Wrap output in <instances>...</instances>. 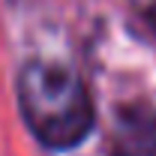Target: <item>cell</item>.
<instances>
[{
	"label": "cell",
	"instance_id": "cell-1",
	"mask_svg": "<svg viewBox=\"0 0 156 156\" xmlns=\"http://www.w3.org/2000/svg\"><path fill=\"white\" fill-rule=\"evenodd\" d=\"M15 96L27 129L48 150H72L96 126V105L87 84L63 63H24L15 81Z\"/></svg>",
	"mask_w": 156,
	"mask_h": 156
},
{
	"label": "cell",
	"instance_id": "cell-2",
	"mask_svg": "<svg viewBox=\"0 0 156 156\" xmlns=\"http://www.w3.org/2000/svg\"><path fill=\"white\" fill-rule=\"evenodd\" d=\"M111 156H156V111L150 105L129 102L117 111Z\"/></svg>",
	"mask_w": 156,
	"mask_h": 156
},
{
	"label": "cell",
	"instance_id": "cell-3",
	"mask_svg": "<svg viewBox=\"0 0 156 156\" xmlns=\"http://www.w3.org/2000/svg\"><path fill=\"white\" fill-rule=\"evenodd\" d=\"M138 12H141L144 21L156 30V0H138Z\"/></svg>",
	"mask_w": 156,
	"mask_h": 156
}]
</instances>
